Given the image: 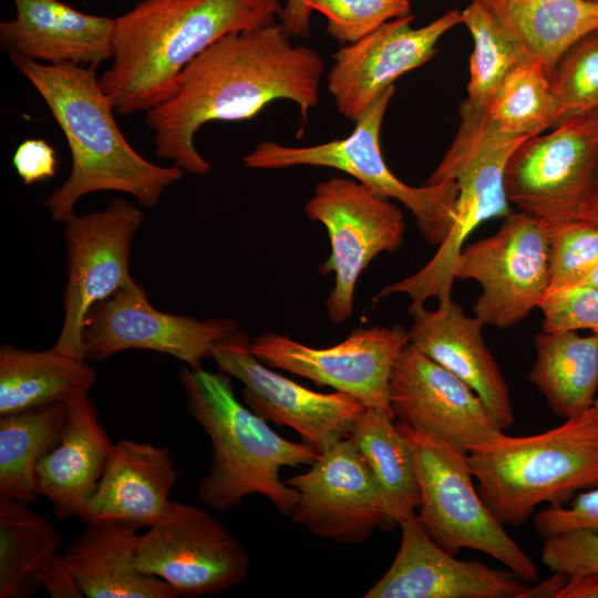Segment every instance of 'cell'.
Masks as SVG:
<instances>
[{
  "instance_id": "1",
  "label": "cell",
  "mask_w": 598,
  "mask_h": 598,
  "mask_svg": "<svg viewBox=\"0 0 598 598\" xmlns=\"http://www.w3.org/2000/svg\"><path fill=\"white\" fill-rule=\"evenodd\" d=\"M291 38L274 22L227 34L197 55L168 95L145 112L155 154L202 176L210 171L195 145L204 124L250 120L277 100L293 102L307 122L319 102L324 64L317 51Z\"/></svg>"
},
{
  "instance_id": "2",
  "label": "cell",
  "mask_w": 598,
  "mask_h": 598,
  "mask_svg": "<svg viewBox=\"0 0 598 598\" xmlns=\"http://www.w3.org/2000/svg\"><path fill=\"white\" fill-rule=\"evenodd\" d=\"M9 59L42 97L71 152L69 177L44 200L55 221L64 223L83 196L96 192L125 193L154 208L183 178L179 167L154 164L128 143L95 66L47 64L17 54Z\"/></svg>"
},
{
  "instance_id": "3",
  "label": "cell",
  "mask_w": 598,
  "mask_h": 598,
  "mask_svg": "<svg viewBox=\"0 0 598 598\" xmlns=\"http://www.w3.org/2000/svg\"><path fill=\"white\" fill-rule=\"evenodd\" d=\"M281 12L278 0H140L115 18L112 63L101 86L116 114L147 112L208 47L274 23Z\"/></svg>"
},
{
  "instance_id": "4",
  "label": "cell",
  "mask_w": 598,
  "mask_h": 598,
  "mask_svg": "<svg viewBox=\"0 0 598 598\" xmlns=\"http://www.w3.org/2000/svg\"><path fill=\"white\" fill-rule=\"evenodd\" d=\"M179 380L187 411L212 446L208 472L197 486L198 501L221 513L258 494L281 515L290 516L298 493L281 480L280 472L286 466L311 465L320 454L318 450L275 432L237 399L229 375L184 367Z\"/></svg>"
},
{
  "instance_id": "5",
  "label": "cell",
  "mask_w": 598,
  "mask_h": 598,
  "mask_svg": "<svg viewBox=\"0 0 598 598\" xmlns=\"http://www.w3.org/2000/svg\"><path fill=\"white\" fill-rule=\"evenodd\" d=\"M477 491L503 526H520L543 503L598 488V420L587 410L542 433L501 434L468 448Z\"/></svg>"
},
{
  "instance_id": "6",
  "label": "cell",
  "mask_w": 598,
  "mask_h": 598,
  "mask_svg": "<svg viewBox=\"0 0 598 598\" xmlns=\"http://www.w3.org/2000/svg\"><path fill=\"white\" fill-rule=\"evenodd\" d=\"M458 132L427 184L453 179L458 187L456 219L447 239L431 260L416 272L381 288L373 301L405 295L412 302H437L452 298L453 267L467 237L484 221L511 214L504 187V173L514 151L529 137L507 135L495 130L485 111L465 105L460 110Z\"/></svg>"
},
{
  "instance_id": "7",
  "label": "cell",
  "mask_w": 598,
  "mask_h": 598,
  "mask_svg": "<svg viewBox=\"0 0 598 598\" xmlns=\"http://www.w3.org/2000/svg\"><path fill=\"white\" fill-rule=\"evenodd\" d=\"M394 93L393 85L354 122L353 131L344 138L310 146L265 141L245 155L244 166L250 169H285L293 166L338 169L375 194L404 205L414 216L426 243L439 247L454 227L458 187L453 179L414 187L391 172L381 152L380 133Z\"/></svg>"
},
{
  "instance_id": "8",
  "label": "cell",
  "mask_w": 598,
  "mask_h": 598,
  "mask_svg": "<svg viewBox=\"0 0 598 598\" xmlns=\"http://www.w3.org/2000/svg\"><path fill=\"white\" fill-rule=\"evenodd\" d=\"M415 463L420 488L419 523L443 549L482 551L526 582L538 580L535 563L506 533L473 484L465 453L398 422Z\"/></svg>"
},
{
  "instance_id": "9",
  "label": "cell",
  "mask_w": 598,
  "mask_h": 598,
  "mask_svg": "<svg viewBox=\"0 0 598 598\" xmlns=\"http://www.w3.org/2000/svg\"><path fill=\"white\" fill-rule=\"evenodd\" d=\"M305 213L328 233L331 251L319 268L322 275H333L326 309L331 321L343 322L353 313L361 272L378 255L394 252L402 245L403 214L389 198L353 178L339 176L315 186Z\"/></svg>"
},
{
  "instance_id": "10",
  "label": "cell",
  "mask_w": 598,
  "mask_h": 598,
  "mask_svg": "<svg viewBox=\"0 0 598 598\" xmlns=\"http://www.w3.org/2000/svg\"><path fill=\"white\" fill-rule=\"evenodd\" d=\"M549 257L550 226L515 212L494 235L463 247L453 277L480 283L473 316L508 329L539 308L549 287Z\"/></svg>"
},
{
  "instance_id": "11",
  "label": "cell",
  "mask_w": 598,
  "mask_h": 598,
  "mask_svg": "<svg viewBox=\"0 0 598 598\" xmlns=\"http://www.w3.org/2000/svg\"><path fill=\"white\" fill-rule=\"evenodd\" d=\"M136 568L168 584L179 597L215 596L243 582L246 548L202 507L173 502L166 515L140 534Z\"/></svg>"
},
{
  "instance_id": "12",
  "label": "cell",
  "mask_w": 598,
  "mask_h": 598,
  "mask_svg": "<svg viewBox=\"0 0 598 598\" xmlns=\"http://www.w3.org/2000/svg\"><path fill=\"white\" fill-rule=\"evenodd\" d=\"M143 220L141 209L116 198L102 210L73 214L64 221L68 279L54 348L84 357L82 330L91 308L136 282L130 271L132 241Z\"/></svg>"
},
{
  "instance_id": "13",
  "label": "cell",
  "mask_w": 598,
  "mask_h": 598,
  "mask_svg": "<svg viewBox=\"0 0 598 598\" xmlns=\"http://www.w3.org/2000/svg\"><path fill=\"white\" fill-rule=\"evenodd\" d=\"M238 330L234 318L199 320L163 312L136 281L91 308L83 324L82 351L87 360L103 361L125 350H151L200 369L215 346Z\"/></svg>"
},
{
  "instance_id": "14",
  "label": "cell",
  "mask_w": 598,
  "mask_h": 598,
  "mask_svg": "<svg viewBox=\"0 0 598 598\" xmlns=\"http://www.w3.org/2000/svg\"><path fill=\"white\" fill-rule=\"evenodd\" d=\"M408 343V330L394 324L355 328L346 340L328 348H313L285 334L266 332L250 341V350L270 368L331 386L394 419L390 379Z\"/></svg>"
},
{
  "instance_id": "15",
  "label": "cell",
  "mask_w": 598,
  "mask_h": 598,
  "mask_svg": "<svg viewBox=\"0 0 598 598\" xmlns=\"http://www.w3.org/2000/svg\"><path fill=\"white\" fill-rule=\"evenodd\" d=\"M598 161V137L579 116L525 140L511 155L508 203L550 227L578 219Z\"/></svg>"
},
{
  "instance_id": "16",
  "label": "cell",
  "mask_w": 598,
  "mask_h": 598,
  "mask_svg": "<svg viewBox=\"0 0 598 598\" xmlns=\"http://www.w3.org/2000/svg\"><path fill=\"white\" fill-rule=\"evenodd\" d=\"M285 482L298 493L291 520L321 538L360 544L378 527L394 525L380 485L349 437Z\"/></svg>"
},
{
  "instance_id": "17",
  "label": "cell",
  "mask_w": 598,
  "mask_h": 598,
  "mask_svg": "<svg viewBox=\"0 0 598 598\" xmlns=\"http://www.w3.org/2000/svg\"><path fill=\"white\" fill-rule=\"evenodd\" d=\"M212 359L220 372L243 383L246 405L256 414L293 429L319 453L349 437L367 408L347 393L317 392L275 372L252 354L250 340L240 330L218 342Z\"/></svg>"
},
{
  "instance_id": "18",
  "label": "cell",
  "mask_w": 598,
  "mask_h": 598,
  "mask_svg": "<svg viewBox=\"0 0 598 598\" xmlns=\"http://www.w3.org/2000/svg\"><path fill=\"white\" fill-rule=\"evenodd\" d=\"M413 20L412 13L391 20L333 54L327 87L346 118L357 122L398 78L432 59L439 40L462 22V12L447 11L415 29Z\"/></svg>"
},
{
  "instance_id": "19",
  "label": "cell",
  "mask_w": 598,
  "mask_h": 598,
  "mask_svg": "<svg viewBox=\"0 0 598 598\" xmlns=\"http://www.w3.org/2000/svg\"><path fill=\"white\" fill-rule=\"evenodd\" d=\"M389 398L399 422L465 454L503 432L468 384L410 342L394 364Z\"/></svg>"
},
{
  "instance_id": "20",
  "label": "cell",
  "mask_w": 598,
  "mask_h": 598,
  "mask_svg": "<svg viewBox=\"0 0 598 598\" xmlns=\"http://www.w3.org/2000/svg\"><path fill=\"white\" fill-rule=\"evenodd\" d=\"M399 526L398 553L364 598H520L529 587L508 568L457 559L429 536L415 515Z\"/></svg>"
},
{
  "instance_id": "21",
  "label": "cell",
  "mask_w": 598,
  "mask_h": 598,
  "mask_svg": "<svg viewBox=\"0 0 598 598\" xmlns=\"http://www.w3.org/2000/svg\"><path fill=\"white\" fill-rule=\"evenodd\" d=\"M408 312L412 319L409 342L468 384L503 431L512 426L509 389L483 339L484 323L466 316L452 298L439 302L435 310L411 301Z\"/></svg>"
},
{
  "instance_id": "22",
  "label": "cell",
  "mask_w": 598,
  "mask_h": 598,
  "mask_svg": "<svg viewBox=\"0 0 598 598\" xmlns=\"http://www.w3.org/2000/svg\"><path fill=\"white\" fill-rule=\"evenodd\" d=\"M16 16L0 22V47L47 63L97 66L111 60L115 18L81 12L60 0H12Z\"/></svg>"
},
{
  "instance_id": "23",
  "label": "cell",
  "mask_w": 598,
  "mask_h": 598,
  "mask_svg": "<svg viewBox=\"0 0 598 598\" xmlns=\"http://www.w3.org/2000/svg\"><path fill=\"white\" fill-rule=\"evenodd\" d=\"M177 472L169 450L151 442L122 439L81 519L151 527L168 512Z\"/></svg>"
},
{
  "instance_id": "24",
  "label": "cell",
  "mask_w": 598,
  "mask_h": 598,
  "mask_svg": "<svg viewBox=\"0 0 598 598\" xmlns=\"http://www.w3.org/2000/svg\"><path fill=\"white\" fill-rule=\"evenodd\" d=\"M65 405L61 433L35 467L38 493L51 503L59 519L82 517L114 447L87 394Z\"/></svg>"
},
{
  "instance_id": "25",
  "label": "cell",
  "mask_w": 598,
  "mask_h": 598,
  "mask_svg": "<svg viewBox=\"0 0 598 598\" xmlns=\"http://www.w3.org/2000/svg\"><path fill=\"white\" fill-rule=\"evenodd\" d=\"M140 528L115 522L87 523L64 558L86 598H179L164 580L135 565Z\"/></svg>"
},
{
  "instance_id": "26",
  "label": "cell",
  "mask_w": 598,
  "mask_h": 598,
  "mask_svg": "<svg viewBox=\"0 0 598 598\" xmlns=\"http://www.w3.org/2000/svg\"><path fill=\"white\" fill-rule=\"evenodd\" d=\"M528 59L553 73L578 41L598 31L592 0H478Z\"/></svg>"
},
{
  "instance_id": "27",
  "label": "cell",
  "mask_w": 598,
  "mask_h": 598,
  "mask_svg": "<svg viewBox=\"0 0 598 598\" xmlns=\"http://www.w3.org/2000/svg\"><path fill=\"white\" fill-rule=\"evenodd\" d=\"M96 371L81 355L54 347L44 351L0 347V416L87 394Z\"/></svg>"
},
{
  "instance_id": "28",
  "label": "cell",
  "mask_w": 598,
  "mask_h": 598,
  "mask_svg": "<svg viewBox=\"0 0 598 598\" xmlns=\"http://www.w3.org/2000/svg\"><path fill=\"white\" fill-rule=\"evenodd\" d=\"M534 347L528 379L551 411L566 420L589 410L598 391V333L543 330L535 336Z\"/></svg>"
},
{
  "instance_id": "29",
  "label": "cell",
  "mask_w": 598,
  "mask_h": 598,
  "mask_svg": "<svg viewBox=\"0 0 598 598\" xmlns=\"http://www.w3.org/2000/svg\"><path fill=\"white\" fill-rule=\"evenodd\" d=\"M61 547L59 530L29 503L0 496V598L34 595L43 568Z\"/></svg>"
},
{
  "instance_id": "30",
  "label": "cell",
  "mask_w": 598,
  "mask_h": 598,
  "mask_svg": "<svg viewBox=\"0 0 598 598\" xmlns=\"http://www.w3.org/2000/svg\"><path fill=\"white\" fill-rule=\"evenodd\" d=\"M349 439L380 485L393 524L413 515L420 488L410 444L386 413L365 408Z\"/></svg>"
},
{
  "instance_id": "31",
  "label": "cell",
  "mask_w": 598,
  "mask_h": 598,
  "mask_svg": "<svg viewBox=\"0 0 598 598\" xmlns=\"http://www.w3.org/2000/svg\"><path fill=\"white\" fill-rule=\"evenodd\" d=\"M65 414V403H54L0 416V496L38 501L35 467L58 440Z\"/></svg>"
},
{
  "instance_id": "32",
  "label": "cell",
  "mask_w": 598,
  "mask_h": 598,
  "mask_svg": "<svg viewBox=\"0 0 598 598\" xmlns=\"http://www.w3.org/2000/svg\"><path fill=\"white\" fill-rule=\"evenodd\" d=\"M491 125L501 133L532 137L558 123L551 75L526 59L503 80L485 107Z\"/></svg>"
},
{
  "instance_id": "33",
  "label": "cell",
  "mask_w": 598,
  "mask_h": 598,
  "mask_svg": "<svg viewBox=\"0 0 598 598\" xmlns=\"http://www.w3.org/2000/svg\"><path fill=\"white\" fill-rule=\"evenodd\" d=\"M461 12V23L467 27L474 43L468 95L463 104L485 111L505 76L528 58L478 0H472Z\"/></svg>"
},
{
  "instance_id": "34",
  "label": "cell",
  "mask_w": 598,
  "mask_h": 598,
  "mask_svg": "<svg viewBox=\"0 0 598 598\" xmlns=\"http://www.w3.org/2000/svg\"><path fill=\"white\" fill-rule=\"evenodd\" d=\"M551 85L558 110L557 125L598 107V31L567 51L553 73Z\"/></svg>"
},
{
  "instance_id": "35",
  "label": "cell",
  "mask_w": 598,
  "mask_h": 598,
  "mask_svg": "<svg viewBox=\"0 0 598 598\" xmlns=\"http://www.w3.org/2000/svg\"><path fill=\"white\" fill-rule=\"evenodd\" d=\"M597 267L598 226L574 219L550 227V278L546 296L579 287Z\"/></svg>"
},
{
  "instance_id": "36",
  "label": "cell",
  "mask_w": 598,
  "mask_h": 598,
  "mask_svg": "<svg viewBox=\"0 0 598 598\" xmlns=\"http://www.w3.org/2000/svg\"><path fill=\"white\" fill-rule=\"evenodd\" d=\"M327 20V32L339 43H353L384 23L411 14L410 0H306Z\"/></svg>"
},
{
  "instance_id": "37",
  "label": "cell",
  "mask_w": 598,
  "mask_h": 598,
  "mask_svg": "<svg viewBox=\"0 0 598 598\" xmlns=\"http://www.w3.org/2000/svg\"><path fill=\"white\" fill-rule=\"evenodd\" d=\"M543 330L587 329L598 333V287H578L546 296Z\"/></svg>"
},
{
  "instance_id": "38",
  "label": "cell",
  "mask_w": 598,
  "mask_h": 598,
  "mask_svg": "<svg viewBox=\"0 0 598 598\" xmlns=\"http://www.w3.org/2000/svg\"><path fill=\"white\" fill-rule=\"evenodd\" d=\"M542 561L568 576L598 573V533L579 528L544 538Z\"/></svg>"
},
{
  "instance_id": "39",
  "label": "cell",
  "mask_w": 598,
  "mask_h": 598,
  "mask_svg": "<svg viewBox=\"0 0 598 598\" xmlns=\"http://www.w3.org/2000/svg\"><path fill=\"white\" fill-rule=\"evenodd\" d=\"M532 522L543 538L579 528L598 533V488L577 494L569 506L549 505L534 514Z\"/></svg>"
},
{
  "instance_id": "40",
  "label": "cell",
  "mask_w": 598,
  "mask_h": 598,
  "mask_svg": "<svg viewBox=\"0 0 598 598\" xmlns=\"http://www.w3.org/2000/svg\"><path fill=\"white\" fill-rule=\"evenodd\" d=\"M12 166L24 185L45 181L56 173L55 150L42 138H27L16 148Z\"/></svg>"
},
{
  "instance_id": "41",
  "label": "cell",
  "mask_w": 598,
  "mask_h": 598,
  "mask_svg": "<svg viewBox=\"0 0 598 598\" xmlns=\"http://www.w3.org/2000/svg\"><path fill=\"white\" fill-rule=\"evenodd\" d=\"M40 585L52 598H83L84 595L64 555L58 554L43 568Z\"/></svg>"
},
{
  "instance_id": "42",
  "label": "cell",
  "mask_w": 598,
  "mask_h": 598,
  "mask_svg": "<svg viewBox=\"0 0 598 598\" xmlns=\"http://www.w3.org/2000/svg\"><path fill=\"white\" fill-rule=\"evenodd\" d=\"M311 13L306 0H286L280 22L291 37H307L310 33Z\"/></svg>"
},
{
  "instance_id": "43",
  "label": "cell",
  "mask_w": 598,
  "mask_h": 598,
  "mask_svg": "<svg viewBox=\"0 0 598 598\" xmlns=\"http://www.w3.org/2000/svg\"><path fill=\"white\" fill-rule=\"evenodd\" d=\"M559 598H598V573L569 576Z\"/></svg>"
},
{
  "instance_id": "44",
  "label": "cell",
  "mask_w": 598,
  "mask_h": 598,
  "mask_svg": "<svg viewBox=\"0 0 598 598\" xmlns=\"http://www.w3.org/2000/svg\"><path fill=\"white\" fill-rule=\"evenodd\" d=\"M568 578L569 576L565 573L554 571V575L537 585L529 586L520 598H559Z\"/></svg>"
},
{
  "instance_id": "45",
  "label": "cell",
  "mask_w": 598,
  "mask_h": 598,
  "mask_svg": "<svg viewBox=\"0 0 598 598\" xmlns=\"http://www.w3.org/2000/svg\"><path fill=\"white\" fill-rule=\"evenodd\" d=\"M578 219L598 226V161L588 192L581 205Z\"/></svg>"
},
{
  "instance_id": "46",
  "label": "cell",
  "mask_w": 598,
  "mask_h": 598,
  "mask_svg": "<svg viewBox=\"0 0 598 598\" xmlns=\"http://www.w3.org/2000/svg\"><path fill=\"white\" fill-rule=\"evenodd\" d=\"M584 122L589 126L594 134L598 137V107L587 114L580 115Z\"/></svg>"
},
{
  "instance_id": "47",
  "label": "cell",
  "mask_w": 598,
  "mask_h": 598,
  "mask_svg": "<svg viewBox=\"0 0 598 598\" xmlns=\"http://www.w3.org/2000/svg\"><path fill=\"white\" fill-rule=\"evenodd\" d=\"M579 287H598V267L585 279V281Z\"/></svg>"
},
{
  "instance_id": "48",
  "label": "cell",
  "mask_w": 598,
  "mask_h": 598,
  "mask_svg": "<svg viewBox=\"0 0 598 598\" xmlns=\"http://www.w3.org/2000/svg\"><path fill=\"white\" fill-rule=\"evenodd\" d=\"M591 412L594 413V415L596 416V419L598 420V398L595 400L592 406L590 408Z\"/></svg>"
},
{
  "instance_id": "49",
  "label": "cell",
  "mask_w": 598,
  "mask_h": 598,
  "mask_svg": "<svg viewBox=\"0 0 598 598\" xmlns=\"http://www.w3.org/2000/svg\"><path fill=\"white\" fill-rule=\"evenodd\" d=\"M592 1H596V2H598V0H592Z\"/></svg>"
}]
</instances>
